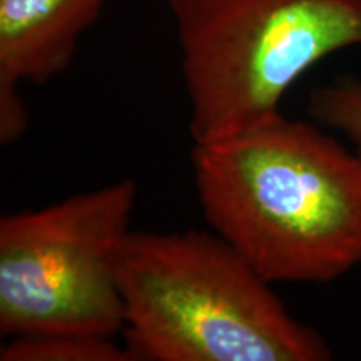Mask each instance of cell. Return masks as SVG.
<instances>
[{
  "label": "cell",
  "mask_w": 361,
  "mask_h": 361,
  "mask_svg": "<svg viewBox=\"0 0 361 361\" xmlns=\"http://www.w3.org/2000/svg\"><path fill=\"white\" fill-rule=\"evenodd\" d=\"M194 144L281 116L311 67L361 45V0H168Z\"/></svg>",
  "instance_id": "obj_3"
},
{
  "label": "cell",
  "mask_w": 361,
  "mask_h": 361,
  "mask_svg": "<svg viewBox=\"0 0 361 361\" xmlns=\"http://www.w3.org/2000/svg\"><path fill=\"white\" fill-rule=\"evenodd\" d=\"M124 345L134 361H328V341L293 318L214 231H130L119 256Z\"/></svg>",
  "instance_id": "obj_2"
},
{
  "label": "cell",
  "mask_w": 361,
  "mask_h": 361,
  "mask_svg": "<svg viewBox=\"0 0 361 361\" xmlns=\"http://www.w3.org/2000/svg\"><path fill=\"white\" fill-rule=\"evenodd\" d=\"M308 112L322 128L348 139L361 157V79L343 78L311 90Z\"/></svg>",
  "instance_id": "obj_7"
},
{
  "label": "cell",
  "mask_w": 361,
  "mask_h": 361,
  "mask_svg": "<svg viewBox=\"0 0 361 361\" xmlns=\"http://www.w3.org/2000/svg\"><path fill=\"white\" fill-rule=\"evenodd\" d=\"M137 186L123 179L0 218V335L123 333L119 256Z\"/></svg>",
  "instance_id": "obj_4"
},
{
  "label": "cell",
  "mask_w": 361,
  "mask_h": 361,
  "mask_svg": "<svg viewBox=\"0 0 361 361\" xmlns=\"http://www.w3.org/2000/svg\"><path fill=\"white\" fill-rule=\"evenodd\" d=\"M0 361H134L133 355L109 336L24 335L7 338Z\"/></svg>",
  "instance_id": "obj_6"
},
{
  "label": "cell",
  "mask_w": 361,
  "mask_h": 361,
  "mask_svg": "<svg viewBox=\"0 0 361 361\" xmlns=\"http://www.w3.org/2000/svg\"><path fill=\"white\" fill-rule=\"evenodd\" d=\"M107 0H0V141L24 134L20 84L42 85L71 66Z\"/></svg>",
  "instance_id": "obj_5"
},
{
  "label": "cell",
  "mask_w": 361,
  "mask_h": 361,
  "mask_svg": "<svg viewBox=\"0 0 361 361\" xmlns=\"http://www.w3.org/2000/svg\"><path fill=\"white\" fill-rule=\"evenodd\" d=\"M202 214L266 281L329 283L361 264V157L283 114L194 144Z\"/></svg>",
  "instance_id": "obj_1"
}]
</instances>
